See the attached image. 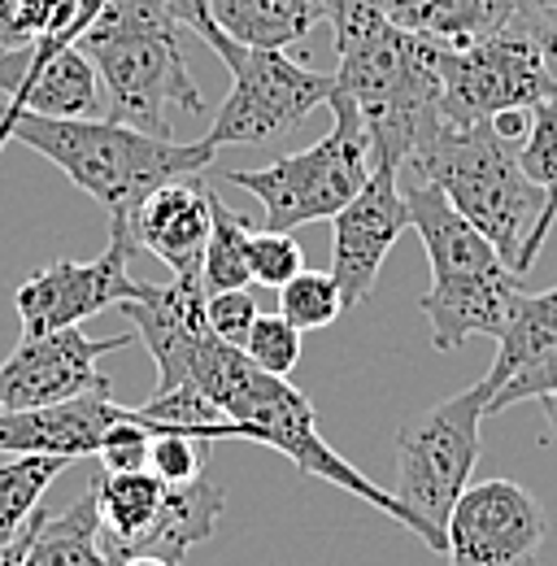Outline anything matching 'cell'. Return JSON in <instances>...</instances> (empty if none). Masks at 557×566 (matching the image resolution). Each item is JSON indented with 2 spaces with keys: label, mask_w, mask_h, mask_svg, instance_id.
Masks as SVG:
<instances>
[{
  "label": "cell",
  "mask_w": 557,
  "mask_h": 566,
  "mask_svg": "<svg viewBox=\"0 0 557 566\" xmlns=\"http://www.w3.org/2000/svg\"><path fill=\"white\" fill-rule=\"evenodd\" d=\"M132 227L109 222V249L92 262H53L18 283L13 305L22 318V336H44L78 327L83 318H96L105 310H118L123 301H139L148 283L132 280Z\"/></svg>",
  "instance_id": "obj_11"
},
{
  "label": "cell",
  "mask_w": 557,
  "mask_h": 566,
  "mask_svg": "<svg viewBox=\"0 0 557 566\" xmlns=\"http://www.w3.org/2000/svg\"><path fill=\"white\" fill-rule=\"evenodd\" d=\"M554 345H557V287H549V292H527L523 287L514 296V310L505 318V332L496 336V357L487 366L484 384L496 392L518 370H527L532 361H540Z\"/></svg>",
  "instance_id": "obj_24"
},
{
  "label": "cell",
  "mask_w": 557,
  "mask_h": 566,
  "mask_svg": "<svg viewBox=\"0 0 557 566\" xmlns=\"http://www.w3.org/2000/svg\"><path fill=\"white\" fill-rule=\"evenodd\" d=\"M132 415V406H118L109 392H83L70 401L35 406V410H4L0 415V453H44V458H92L105 436Z\"/></svg>",
  "instance_id": "obj_17"
},
{
  "label": "cell",
  "mask_w": 557,
  "mask_h": 566,
  "mask_svg": "<svg viewBox=\"0 0 557 566\" xmlns=\"http://www.w3.org/2000/svg\"><path fill=\"white\" fill-rule=\"evenodd\" d=\"M278 314L296 332L332 327L345 314L340 283L332 280V271H301V275H292V280L278 287Z\"/></svg>",
  "instance_id": "obj_28"
},
{
  "label": "cell",
  "mask_w": 557,
  "mask_h": 566,
  "mask_svg": "<svg viewBox=\"0 0 557 566\" xmlns=\"http://www.w3.org/2000/svg\"><path fill=\"white\" fill-rule=\"evenodd\" d=\"M435 74L440 109L453 123H492L496 114L557 96L536 44L514 22L471 44H435Z\"/></svg>",
  "instance_id": "obj_9"
},
{
  "label": "cell",
  "mask_w": 557,
  "mask_h": 566,
  "mask_svg": "<svg viewBox=\"0 0 557 566\" xmlns=\"http://www.w3.org/2000/svg\"><path fill=\"white\" fill-rule=\"evenodd\" d=\"M0 118L40 114V118H105L101 74L78 44L35 62L27 49L0 53Z\"/></svg>",
  "instance_id": "obj_15"
},
{
  "label": "cell",
  "mask_w": 557,
  "mask_h": 566,
  "mask_svg": "<svg viewBox=\"0 0 557 566\" xmlns=\"http://www.w3.org/2000/svg\"><path fill=\"white\" fill-rule=\"evenodd\" d=\"M540 401V419H545V427H549V436H554L557 444V392L554 397H536Z\"/></svg>",
  "instance_id": "obj_40"
},
{
  "label": "cell",
  "mask_w": 557,
  "mask_h": 566,
  "mask_svg": "<svg viewBox=\"0 0 557 566\" xmlns=\"http://www.w3.org/2000/svg\"><path fill=\"white\" fill-rule=\"evenodd\" d=\"M209 244L201 258V287L206 292H227V287H249V231L253 222L244 213H235L227 201L209 197Z\"/></svg>",
  "instance_id": "obj_26"
},
{
  "label": "cell",
  "mask_w": 557,
  "mask_h": 566,
  "mask_svg": "<svg viewBox=\"0 0 557 566\" xmlns=\"http://www.w3.org/2000/svg\"><path fill=\"white\" fill-rule=\"evenodd\" d=\"M213 53L231 71V92L213 118L206 140L222 144H262L301 127L318 105H327L336 74H318L292 62L278 49H244L235 40H218Z\"/></svg>",
  "instance_id": "obj_8"
},
{
  "label": "cell",
  "mask_w": 557,
  "mask_h": 566,
  "mask_svg": "<svg viewBox=\"0 0 557 566\" xmlns=\"http://www.w3.org/2000/svg\"><path fill=\"white\" fill-rule=\"evenodd\" d=\"M222 510H227V484L213 480V475H197L188 484H170L157 518L148 523V532L139 541H132L118 554V563H127V558H161V563L179 566L192 545L213 536Z\"/></svg>",
  "instance_id": "obj_19"
},
{
  "label": "cell",
  "mask_w": 557,
  "mask_h": 566,
  "mask_svg": "<svg viewBox=\"0 0 557 566\" xmlns=\"http://www.w3.org/2000/svg\"><path fill=\"white\" fill-rule=\"evenodd\" d=\"M301 336L305 332H296L283 314H258V323L249 327V336H244V357L253 361V366H262L266 375H292L296 370V361H301Z\"/></svg>",
  "instance_id": "obj_30"
},
{
  "label": "cell",
  "mask_w": 557,
  "mask_h": 566,
  "mask_svg": "<svg viewBox=\"0 0 557 566\" xmlns=\"http://www.w3.org/2000/svg\"><path fill=\"white\" fill-rule=\"evenodd\" d=\"M118 310L132 318L136 340L153 354L157 392L161 388H179L188 379L192 354L213 336L206 323V287H201V275H175V283H166V287L148 283L139 301H123Z\"/></svg>",
  "instance_id": "obj_16"
},
{
  "label": "cell",
  "mask_w": 557,
  "mask_h": 566,
  "mask_svg": "<svg viewBox=\"0 0 557 566\" xmlns=\"http://www.w3.org/2000/svg\"><path fill=\"white\" fill-rule=\"evenodd\" d=\"M509 22L536 44L545 74H549V83L557 92V0H518L509 9Z\"/></svg>",
  "instance_id": "obj_33"
},
{
  "label": "cell",
  "mask_w": 557,
  "mask_h": 566,
  "mask_svg": "<svg viewBox=\"0 0 557 566\" xmlns=\"http://www.w3.org/2000/svg\"><path fill=\"white\" fill-rule=\"evenodd\" d=\"M327 109H332V132L318 144L275 157L271 166H258V170H222L235 188L262 201L266 231H296L305 222L336 218L361 192L370 175L366 123L357 105L336 87L327 96Z\"/></svg>",
  "instance_id": "obj_6"
},
{
  "label": "cell",
  "mask_w": 557,
  "mask_h": 566,
  "mask_svg": "<svg viewBox=\"0 0 557 566\" xmlns=\"http://www.w3.org/2000/svg\"><path fill=\"white\" fill-rule=\"evenodd\" d=\"M484 379L453 392L449 401L406 419L397 431V489L392 496L414 514L427 532V549L444 554V518L466 493L475 462L484 453L480 423L487 419Z\"/></svg>",
  "instance_id": "obj_7"
},
{
  "label": "cell",
  "mask_w": 557,
  "mask_h": 566,
  "mask_svg": "<svg viewBox=\"0 0 557 566\" xmlns=\"http://www.w3.org/2000/svg\"><path fill=\"white\" fill-rule=\"evenodd\" d=\"M383 18L435 44H471L509 22V0H379Z\"/></svg>",
  "instance_id": "obj_23"
},
{
  "label": "cell",
  "mask_w": 557,
  "mask_h": 566,
  "mask_svg": "<svg viewBox=\"0 0 557 566\" xmlns=\"http://www.w3.org/2000/svg\"><path fill=\"white\" fill-rule=\"evenodd\" d=\"M209 192L201 175L161 184L139 201V210L127 218L136 249L166 262L175 275H201V258L209 244Z\"/></svg>",
  "instance_id": "obj_18"
},
{
  "label": "cell",
  "mask_w": 557,
  "mask_h": 566,
  "mask_svg": "<svg viewBox=\"0 0 557 566\" xmlns=\"http://www.w3.org/2000/svg\"><path fill=\"white\" fill-rule=\"evenodd\" d=\"M545 541L549 518L518 480L466 484L444 518L449 566H536Z\"/></svg>",
  "instance_id": "obj_12"
},
{
  "label": "cell",
  "mask_w": 557,
  "mask_h": 566,
  "mask_svg": "<svg viewBox=\"0 0 557 566\" xmlns=\"http://www.w3.org/2000/svg\"><path fill=\"white\" fill-rule=\"evenodd\" d=\"M66 467V458H44V453H22V458H9L0 467V545L27 527L40 496L49 493V484Z\"/></svg>",
  "instance_id": "obj_27"
},
{
  "label": "cell",
  "mask_w": 557,
  "mask_h": 566,
  "mask_svg": "<svg viewBox=\"0 0 557 566\" xmlns=\"http://www.w3.org/2000/svg\"><path fill=\"white\" fill-rule=\"evenodd\" d=\"M401 192L410 206V227L431 262V287L418 301L422 318L431 323V349L458 354L471 336L496 340L505 332L514 296L523 292V275L505 266L484 231H475L453 210L435 184L406 179Z\"/></svg>",
  "instance_id": "obj_2"
},
{
  "label": "cell",
  "mask_w": 557,
  "mask_h": 566,
  "mask_svg": "<svg viewBox=\"0 0 557 566\" xmlns=\"http://www.w3.org/2000/svg\"><path fill=\"white\" fill-rule=\"evenodd\" d=\"M136 336H109L92 340L78 327L22 336L13 354L0 361V415L4 410H35L70 401L83 392H109V379L101 375V357L127 349Z\"/></svg>",
  "instance_id": "obj_14"
},
{
  "label": "cell",
  "mask_w": 557,
  "mask_h": 566,
  "mask_svg": "<svg viewBox=\"0 0 557 566\" xmlns=\"http://www.w3.org/2000/svg\"><path fill=\"white\" fill-rule=\"evenodd\" d=\"M213 440L197 431H157L148 440V471L166 484H188L197 475H206Z\"/></svg>",
  "instance_id": "obj_29"
},
{
  "label": "cell",
  "mask_w": 557,
  "mask_h": 566,
  "mask_svg": "<svg viewBox=\"0 0 557 566\" xmlns=\"http://www.w3.org/2000/svg\"><path fill=\"white\" fill-rule=\"evenodd\" d=\"M18 566H114L101 545V518H96V496L92 489L74 496L57 514H31V536Z\"/></svg>",
  "instance_id": "obj_22"
},
{
  "label": "cell",
  "mask_w": 557,
  "mask_h": 566,
  "mask_svg": "<svg viewBox=\"0 0 557 566\" xmlns=\"http://www.w3.org/2000/svg\"><path fill=\"white\" fill-rule=\"evenodd\" d=\"M213 440H253V444H266V449L283 453L301 475L323 480V484H336V489H345V493L370 501L375 510H383L388 518H397L401 527H410L418 541L427 545V532H422V523H418L414 514L388 493V489H379V484L366 480L357 467H348L345 458L323 440L318 419H314V401H309L292 379H275V384L266 388V397H262L240 423H218Z\"/></svg>",
  "instance_id": "obj_10"
},
{
  "label": "cell",
  "mask_w": 557,
  "mask_h": 566,
  "mask_svg": "<svg viewBox=\"0 0 557 566\" xmlns=\"http://www.w3.org/2000/svg\"><path fill=\"white\" fill-rule=\"evenodd\" d=\"M336 57V92H345L366 123L370 161H392L406 170L444 127L435 44L383 18L340 40Z\"/></svg>",
  "instance_id": "obj_4"
},
{
  "label": "cell",
  "mask_w": 557,
  "mask_h": 566,
  "mask_svg": "<svg viewBox=\"0 0 557 566\" xmlns=\"http://www.w3.org/2000/svg\"><path fill=\"white\" fill-rule=\"evenodd\" d=\"M27 536H31V518H27V527H22V532H18L13 541H4V545H0V566H18V563H22Z\"/></svg>",
  "instance_id": "obj_39"
},
{
  "label": "cell",
  "mask_w": 557,
  "mask_h": 566,
  "mask_svg": "<svg viewBox=\"0 0 557 566\" xmlns=\"http://www.w3.org/2000/svg\"><path fill=\"white\" fill-rule=\"evenodd\" d=\"M557 392V345L540 361H532L527 370H518L509 384H501L487 397V415H505L518 401H536V397H554Z\"/></svg>",
  "instance_id": "obj_35"
},
{
  "label": "cell",
  "mask_w": 557,
  "mask_h": 566,
  "mask_svg": "<svg viewBox=\"0 0 557 566\" xmlns=\"http://www.w3.org/2000/svg\"><path fill=\"white\" fill-rule=\"evenodd\" d=\"M166 480H157L148 467L144 471H101V480L92 484L96 496V518H101V545L105 558L118 563V554L148 532V523L157 518L161 501H166Z\"/></svg>",
  "instance_id": "obj_21"
},
{
  "label": "cell",
  "mask_w": 557,
  "mask_h": 566,
  "mask_svg": "<svg viewBox=\"0 0 557 566\" xmlns=\"http://www.w3.org/2000/svg\"><path fill=\"white\" fill-rule=\"evenodd\" d=\"M31 40H35V35H31V27H27L22 4H18V0H0V53L27 49Z\"/></svg>",
  "instance_id": "obj_38"
},
{
  "label": "cell",
  "mask_w": 557,
  "mask_h": 566,
  "mask_svg": "<svg viewBox=\"0 0 557 566\" xmlns=\"http://www.w3.org/2000/svg\"><path fill=\"white\" fill-rule=\"evenodd\" d=\"M4 140H18L49 157L78 192H87L109 213V222H127L139 210V201L161 184L206 175L218 153L209 140L179 144L114 118H40V114L0 118V148Z\"/></svg>",
  "instance_id": "obj_1"
},
{
  "label": "cell",
  "mask_w": 557,
  "mask_h": 566,
  "mask_svg": "<svg viewBox=\"0 0 557 566\" xmlns=\"http://www.w3.org/2000/svg\"><path fill=\"white\" fill-rule=\"evenodd\" d=\"M323 9H327V27H332L336 44L357 35V31H366V27H375V22H383V4L379 0H323Z\"/></svg>",
  "instance_id": "obj_36"
},
{
  "label": "cell",
  "mask_w": 557,
  "mask_h": 566,
  "mask_svg": "<svg viewBox=\"0 0 557 566\" xmlns=\"http://www.w3.org/2000/svg\"><path fill=\"white\" fill-rule=\"evenodd\" d=\"M209 13L227 40L278 53H287L314 27L327 22L323 0H209Z\"/></svg>",
  "instance_id": "obj_20"
},
{
  "label": "cell",
  "mask_w": 557,
  "mask_h": 566,
  "mask_svg": "<svg viewBox=\"0 0 557 566\" xmlns=\"http://www.w3.org/2000/svg\"><path fill=\"white\" fill-rule=\"evenodd\" d=\"M118 566H175V563H161V558H127V563Z\"/></svg>",
  "instance_id": "obj_41"
},
{
  "label": "cell",
  "mask_w": 557,
  "mask_h": 566,
  "mask_svg": "<svg viewBox=\"0 0 557 566\" xmlns=\"http://www.w3.org/2000/svg\"><path fill=\"white\" fill-rule=\"evenodd\" d=\"M401 175L435 184L453 210L475 231H484L487 244L505 258V266L518 271L523 249L545 213V192L523 175L514 144L501 140L492 123L444 118V127Z\"/></svg>",
  "instance_id": "obj_5"
},
{
  "label": "cell",
  "mask_w": 557,
  "mask_h": 566,
  "mask_svg": "<svg viewBox=\"0 0 557 566\" xmlns=\"http://www.w3.org/2000/svg\"><path fill=\"white\" fill-rule=\"evenodd\" d=\"M514 4H518V0H509V9H514Z\"/></svg>",
  "instance_id": "obj_42"
},
{
  "label": "cell",
  "mask_w": 557,
  "mask_h": 566,
  "mask_svg": "<svg viewBox=\"0 0 557 566\" xmlns=\"http://www.w3.org/2000/svg\"><path fill=\"white\" fill-rule=\"evenodd\" d=\"M258 301H253V292L249 287H227V292H206V323L209 332L218 336V340H227V345H244V336H249V327L258 323Z\"/></svg>",
  "instance_id": "obj_32"
},
{
  "label": "cell",
  "mask_w": 557,
  "mask_h": 566,
  "mask_svg": "<svg viewBox=\"0 0 557 566\" xmlns=\"http://www.w3.org/2000/svg\"><path fill=\"white\" fill-rule=\"evenodd\" d=\"M249 271L253 283L262 287H283L292 275L305 271V253H301V240L292 231H249Z\"/></svg>",
  "instance_id": "obj_31"
},
{
  "label": "cell",
  "mask_w": 557,
  "mask_h": 566,
  "mask_svg": "<svg viewBox=\"0 0 557 566\" xmlns=\"http://www.w3.org/2000/svg\"><path fill=\"white\" fill-rule=\"evenodd\" d=\"M153 436L157 431L148 423H139L136 406H132V415L105 436V444L96 449V458H101L105 471H144L148 467V440Z\"/></svg>",
  "instance_id": "obj_34"
},
{
  "label": "cell",
  "mask_w": 557,
  "mask_h": 566,
  "mask_svg": "<svg viewBox=\"0 0 557 566\" xmlns=\"http://www.w3.org/2000/svg\"><path fill=\"white\" fill-rule=\"evenodd\" d=\"M78 49L101 74L105 118L114 123L170 136L175 109H206L183 57V27L161 0H105Z\"/></svg>",
  "instance_id": "obj_3"
},
{
  "label": "cell",
  "mask_w": 557,
  "mask_h": 566,
  "mask_svg": "<svg viewBox=\"0 0 557 566\" xmlns=\"http://www.w3.org/2000/svg\"><path fill=\"white\" fill-rule=\"evenodd\" d=\"M410 227V206L401 192V170L392 161H370V175L361 192L345 210L332 218V280L340 283V296L348 305L370 301L379 271L397 240Z\"/></svg>",
  "instance_id": "obj_13"
},
{
  "label": "cell",
  "mask_w": 557,
  "mask_h": 566,
  "mask_svg": "<svg viewBox=\"0 0 557 566\" xmlns=\"http://www.w3.org/2000/svg\"><path fill=\"white\" fill-rule=\"evenodd\" d=\"M518 166L545 192V213H540V222H536V231H532V240L523 249V262H518V271L527 275L532 262L540 258L549 231L557 227V96L527 109V136H523V148H518Z\"/></svg>",
  "instance_id": "obj_25"
},
{
  "label": "cell",
  "mask_w": 557,
  "mask_h": 566,
  "mask_svg": "<svg viewBox=\"0 0 557 566\" xmlns=\"http://www.w3.org/2000/svg\"><path fill=\"white\" fill-rule=\"evenodd\" d=\"M161 4H166V9L179 18V27L197 31L209 49L222 40V31H218V22H213V13H209V0H161Z\"/></svg>",
  "instance_id": "obj_37"
}]
</instances>
